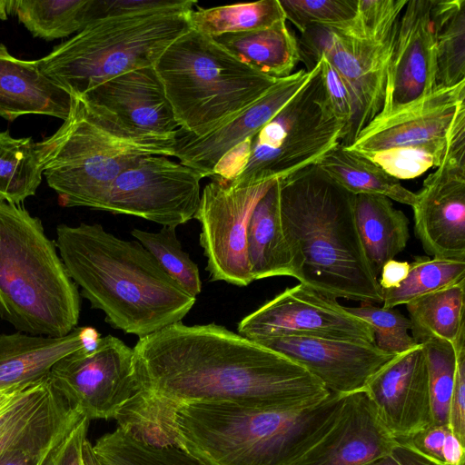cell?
<instances>
[{
	"instance_id": "cell-33",
	"label": "cell",
	"mask_w": 465,
	"mask_h": 465,
	"mask_svg": "<svg viewBox=\"0 0 465 465\" xmlns=\"http://www.w3.org/2000/svg\"><path fill=\"white\" fill-rule=\"evenodd\" d=\"M190 29L215 37L269 27L285 20L279 0H261L210 8L187 14Z\"/></svg>"
},
{
	"instance_id": "cell-8",
	"label": "cell",
	"mask_w": 465,
	"mask_h": 465,
	"mask_svg": "<svg viewBox=\"0 0 465 465\" xmlns=\"http://www.w3.org/2000/svg\"><path fill=\"white\" fill-rule=\"evenodd\" d=\"M187 14L148 12L99 18L36 60L37 66L72 96L79 97L122 74L153 66L190 29Z\"/></svg>"
},
{
	"instance_id": "cell-52",
	"label": "cell",
	"mask_w": 465,
	"mask_h": 465,
	"mask_svg": "<svg viewBox=\"0 0 465 465\" xmlns=\"http://www.w3.org/2000/svg\"><path fill=\"white\" fill-rule=\"evenodd\" d=\"M9 1L10 0H0V19L1 20H6L8 15L10 14Z\"/></svg>"
},
{
	"instance_id": "cell-16",
	"label": "cell",
	"mask_w": 465,
	"mask_h": 465,
	"mask_svg": "<svg viewBox=\"0 0 465 465\" xmlns=\"http://www.w3.org/2000/svg\"><path fill=\"white\" fill-rule=\"evenodd\" d=\"M416 237L433 258L465 260V156L449 153L411 207Z\"/></svg>"
},
{
	"instance_id": "cell-40",
	"label": "cell",
	"mask_w": 465,
	"mask_h": 465,
	"mask_svg": "<svg viewBox=\"0 0 465 465\" xmlns=\"http://www.w3.org/2000/svg\"><path fill=\"white\" fill-rule=\"evenodd\" d=\"M351 314L365 321L372 329L375 345L381 351L398 354L416 343L411 331V321L394 308L375 306L370 302H361L358 307H346Z\"/></svg>"
},
{
	"instance_id": "cell-6",
	"label": "cell",
	"mask_w": 465,
	"mask_h": 465,
	"mask_svg": "<svg viewBox=\"0 0 465 465\" xmlns=\"http://www.w3.org/2000/svg\"><path fill=\"white\" fill-rule=\"evenodd\" d=\"M175 135L128 133L73 96L68 117L36 146L42 173L63 206L102 211L113 183L134 163L173 157Z\"/></svg>"
},
{
	"instance_id": "cell-10",
	"label": "cell",
	"mask_w": 465,
	"mask_h": 465,
	"mask_svg": "<svg viewBox=\"0 0 465 465\" xmlns=\"http://www.w3.org/2000/svg\"><path fill=\"white\" fill-rule=\"evenodd\" d=\"M343 136L317 63L308 83L253 136L246 164L229 182L246 186L284 178L315 164Z\"/></svg>"
},
{
	"instance_id": "cell-26",
	"label": "cell",
	"mask_w": 465,
	"mask_h": 465,
	"mask_svg": "<svg viewBox=\"0 0 465 465\" xmlns=\"http://www.w3.org/2000/svg\"><path fill=\"white\" fill-rule=\"evenodd\" d=\"M246 243L253 281L293 277L292 255L281 221L279 179L256 203L248 223Z\"/></svg>"
},
{
	"instance_id": "cell-29",
	"label": "cell",
	"mask_w": 465,
	"mask_h": 465,
	"mask_svg": "<svg viewBox=\"0 0 465 465\" xmlns=\"http://www.w3.org/2000/svg\"><path fill=\"white\" fill-rule=\"evenodd\" d=\"M315 164L352 194H377L413 206L416 193L362 155L340 143Z\"/></svg>"
},
{
	"instance_id": "cell-42",
	"label": "cell",
	"mask_w": 465,
	"mask_h": 465,
	"mask_svg": "<svg viewBox=\"0 0 465 465\" xmlns=\"http://www.w3.org/2000/svg\"><path fill=\"white\" fill-rule=\"evenodd\" d=\"M397 440L439 465L465 464V445L457 439L449 424L432 423Z\"/></svg>"
},
{
	"instance_id": "cell-34",
	"label": "cell",
	"mask_w": 465,
	"mask_h": 465,
	"mask_svg": "<svg viewBox=\"0 0 465 465\" xmlns=\"http://www.w3.org/2000/svg\"><path fill=\"white\" fill-rule=\"evenodd\" d=\"M36 143L0 133V200L19 205L35 194L42 182Z\"/></svg>"
},
{
	"instance_id": "cell-14",
	"label": "cell",
	"mask_w": 465,
	"mask_h": 465,
	"mask_svg": "<svg viewBox=\"0 0 465 465\" xmlns=\"http://www.w3.org/2000/svg\"><path fill=\"white\" fill-rule=\"evenodd\" d=\"M274 181L242 186L212 179L203 188L194 219L201 224L200 245L212 281L237 286L253 282L247 255V226L256 203Z\"/></svg>"
},
{
	"instance_id": "cell-50",
	"label": "cell",
	"mask_w": 465,
	"mask_h": 465,
	"mask_svg": "<svg viewBox=\"0 0 465 465\" xmlns=\"http://www.w3.org/2000/svg\"><path fill=\"white\" fill-rule=\"evenodd\" d=\"M24 387L25 386L0 390V411L14 399L17 392Z\"/></svg>"
},
{
	"instance_id": "cell-25",
	"label": "cell",
	"mask_w": 465,
	"mask_h": 465,
	"mask_svg": "<svg viewBox=\"0 0 465 465\" xmlns=\"http://www.w3.org/2000/svg\"><path fill=\"white\" fill-rule=\"evenodd\" d=\"M73 96L37 66L36 60L18 59L0 44V117L14 121L25 114H45L64 121Z\"/></svg>"
},
{
	"instance_id": "cell-43",
	"label": "cell",
	"mask_w": 465,
	"mask_h": 465,
	"mask_svg": "<svg viewBox=\"0 0 465 465\" xmlns=\"http://www.w3.org/2000/svg\"><path fill=\"white\" fill-rule=\"evenodd\" d=\"M317 63L320 64V74L331 111L336 119L344 125V138L354 116L351 94L345 82L324 56H319Z\"/></svg>"
},
{
	"instance_id": "cell-49",
	"label": "cell",
	"mask_w": 465,
	"mask_h": 465,
	"mask_svg": "<svg viewBox=\"0 0 465 465\" xmlns=\"http://www.w3.org/2000/svg\"><path fill=\"white\" fill-rule=\"evenodd\" d=\"M410 270V263L399 262L394 259L389 260L381 267L378 279L381 290H389L399 286L407 277Z\"/></svg>"
},
{
	"instance_id": "cell-23",
	"label": "cell",
	"mask_w": 465,
	"mask_h": 465,
	"mask_svg": "<svg viewBox=\"0 0 465 465\" xmlns=\"http://www.w3.org/2000/svg\"><path fill=\"white\" fill-rule=\"evenodd\" d=\"M82 417L48 376L25 386L0 411V459L16 448L70 430Z\"/></svg>"
},
{
	"instance_id": "cell-39",
	"label": "cell",
	"mask_w": 465,
	"mask_h": 465,
	"mask_svg": "<svg viewBox=\"0 0 465 465\" xmlns=\"http://www.w3.org/2000/svg\"><path fill=\"white\" fill-rule=\"evenodd\" d=\"M420 344L428 365L433 423L449 424L450 403L456 369L454 344L440 339H430Z\"/></svg>"
},
{
	"instance_id": "cell-36",
	"label": "cell",
	"mask_w": 465,
	"mask_h": 465,
	"mask_svg": "<svg viewBox=\"0 0 465 465\" xmlns=\"http://www.w3.org/2000/svg\"><path fill=\"white\" fill-rule=\"evenodd\" d=\"M465 280V260L416 256L405 280L397 287L381 290L382 307L395 308L430 292Z\"/></svg>"
},
{
	"instance_id": "cell-5",
	"label": "cell",
	"mask_w": 465,
	"mask_h": 465,
	"mask_svg": "<svg viewBox=\"0 0 465 465\" xmlns=\"http://www.w3.org/2000/svg\"><path fill=\"white\" fill-rule=\"evenodd\" d=\"M80 312L78 287L41 220L0 200V318L17 331L63 337Z\"/></svg>"
},
{
	"instance_id": "cell-22",
	"label": "cell",
	"mask_w": 465,
	"mask_h": 465,
	"mask_svg": "<svg viewBox=\"0 0 465 465\" xmlns=\"http://www.w3.org/2000/svg\"><path fill=\"white\" fill-rule=\"evenodd\" d=\"M397 444L361 390L346 395L335 425L294 465H365Z\"/></svg>"
},
{
	"instance_id": "cell-7",
	"label": "cell",
	"mask_w": 465,
	"mask_h": 465,
	"mask_svg": "<svg viewBox=\"0 0 465 465\" xmlns=\"http://www.w3.org/2000/svg\"><path fill=\"white\" fill-rule=\"evenodd\" d=\"M153 68L179 129L196 137L227 124L279 80L193 29L178 37Z\"/></svg>"
},
{
	"instance_id": "cell-24",
	"label": "cell",
	"mask_w": 465,
	"mask_h": 465,
	"mask_svg": "<svg viewBox=\"0 0 465 465\" xmlns=\"http://www.w3.org/2000/svg\"><path fill=\"white\" fill-rule=\"evenodd\" d=\"M101 338L93 327H76L63 337L21 331L0 334V390L26 386L45 379L65 355L94 346Z\"/></svg>"
},
{
	"instance_id": "cell-9",
	"label": "cell",
	"mask_w": 465,
	"mask_h": 465,
	"mask_svg": "<svg viewBox=\"0 0 465 465\" xmlns=\"http://www.w3.org/2000/svg\"><path fill=\"white\" fill-rule=\"evenodd\" d=\"M406 4L407 0H358L353 19L310 27L297 40L307 71L322 55L349 88L354 116L340 143L343 147L351 145L382 108L387 69Z\"/></svg>"
},
{
	"instance_id": "cell-37",
	"label": "cell",
	"mask_w": 465,
	"mask_h": 465,
	"mask_svg": "<svg viewBox=\"0 0 465 465\" xmlns=\"http://www.w3.org/2000/svg\"><path fill=\"white\" fill-rule=\"evenodd\" d=\"M131 234L183 290L195 298L201 293L199 268L183 250L176 235V228L163 226L156 232L133 229Z\"/></svg>"
},
{
	"instance_id": "cell-11",
	"label": "cell",
	"mask_w": 465,
	"mask_h": 465,
	"mask_svg": "<svg viewBox=\"0 0 465 465\" xmlns=\"http://www.w3.org/2000/svg\"><path fill=\"white\" fill-rule=\"evenodd\" d=\"M202 179L194 169L167 156H145L117 176L102 211L176 228L194 219Z\"/></svg>"
},
{
	"instance_id": "cell-1",
	"label": "cell",
	"mask_w": 465,
	"mask_h": 465,
	"mask_svg": "<svg viewBox=\"0 0 465 465\" xmlns=\"http://www.w3.org/2000/svg\"><path fill=\"white\" fill-rule=\"evenodd\" d=\"M133 351L134 391L114 420L154 446H176L175 417L190 403L292 410L331 394L292 359L215 323L170 325L140 338Z\"/></svg>"
},
{
	"instance_id": "cell-48",
	"label": "cell",
	"mask_w": 465,
	"mask_h": 465,
	"mask_svg": "<svg viewBox=\"0 0 465 465\" xmlns=\"http://www.w3.org/2000/svg\"><path fill=\"white\" fill-rule=\"evenodd\" d=\"M365 465H439L409 447L398 444L386 455Z\"/></svg>"
},
{
	"instance_id": "cell-20",
	"label": "cell",
	"mask_w": 465,
	"mask_h": 465,
	"mask_svg": "<svg viewBox=\"0 0 465 465\" xmlns=\"http://www.w3.org/2000/svg\"><path fill=\"white\" fill-rule=\"evenodd\" d=\"M463 106L465 80L436 88L387 114H378L345 148L369 153L445 138Z\"/></svg>"
},
{
	"instance_id": "cell-19",
	"label": "cell",
	"mask_w": 465,
	"mask_h": 465,
	"mask_svg": "<svg viewBox=\"0 0 465 465\" xmlns=\"http://www.w3.org/2000/svg\"><path fill=\"white\" fill-rule=\"evenodd\" d=\"M305 368L331 393L363 390L370 378L396 354L375 344L337 339L285 336L255 341Z\"/></svg>"
},
{
	"instance_id": "cell-18",
	"label": "cell",
	"mask_w": 465,
	"mask_h": 465,
	"mask_svg": "<svg viewBox=\"0 0 465 465\" xmlns=\"http://www.w3.org/2000/svg\"><path fill=\"white\" fill-rule=\"evenodd\" d=\"M77 98L100 116L134 134L173 136L179 129L153 66L122 74Z\"/></svg>"
},
{
	"instance_id": "cell-21",
	"label": "cell",
	"mask_w": 465,
	"mask_h": 465,
	"mask_svg": "<svg viewBox=\"0 0 465 465\" xmlns=\"http://www.w3.org/2000/svg\"><path fill=\"white\" fill-rule=\"evenodd\" d=\"M432 1H407L389 62L379 114H387L437 88Z\"/></svg>"
},
{
	"instance_id": "cell-46",
	"label": "cell",
	"mask_w": 465,
	"mask_h": 465,
	"mask_svg": "<svg viewBox=\"0 0 465 465\" xmlns=\"http://www.w3.org/2000/svg\"><path fill=\"white\" fill-rule=\"evenodd\" d=\"M90 420L83 416L47 453L42 465H84L83 448Z\"/></svg>"
},
{
	"instance_id": "cell-2",
	"label": "cell",
	"mask_w": 465,
	"mask_h": 465,
	"mask_svg": "<svg viewBox=\"0 0 465 465\" xmlns=\"http://www.w3.org/2000/svg\"><path fill=\"white\" fill-rule=\"evenodd\" d=\"M55 243L80 295L124 333L140 339L182 322L195 303L139 242L99 223H61Z\"/></svg>"
},
{
	"instance_id": "cell-44",
	"label": "cell",
	"mask_w": 465,
	"mask_h": 465,
	"mask_svg": "<svg viewBox=\"0 0 465 465\" xmlns=\"http://www.w3.org/2000/svg\"><path fill=\"white\" fill-rule=\"evenodd\" d=\"M196 4L194 0H97V15L99 19L148 12L187 13Z\"/></svg>"
},
{
	"instance_id": "cell-41",
	"label": "cell",
	"mask_w": 465,
	"mask_h": 465,
	"mask_svg": "<svg viewBox=\"0 0 465 465\" xmlns=\"http://www.w3.org/2000/svg\"><path fill=\"white\" fill-rule=\"evenodd\" d=\"M285 20L301 33L317 25H331L354 18L358 0H279Z\"/></svg>"
},
{
	"instance_id": "cell-47",
	"label": "cell",
	"mask_w": 465,
	"mask_h": 465,
	"mask_svg": "<svg viewBox=\"0 0 465 465\" xmlns=\"http://www.w3.org/2000/svg\"><path fill=\"white\" fill-rule=\"evenodd\" d=\"M70 430L16 448L0 459V465H42L50 450Z\"/></svg>"
},
{
	"instance_id": "cell-17",
	"label": "cell",
	"mask_w": 465,
	"mask_h": 465,
	"mask_svg": "<svg viewBox=\"0 0 465 465\" xmlns=\"http://www.w3.org/2000/svg\"><path fill=\"white\" fill-rule=\"evenodd\" d=\"M363 391L388 432L401 440L433 423L429 372L421 344L394 355Z\"/></svg>"
},
{
	"instance_id": "cell-53",
	"label": "cell",
	"mask_w": 465,
	"mask_h": 465,
	"mask_svg": "<svg viewBox=\"0 0 465 465\" xmlns=\"http://www.w3.org/2000/svg\"><path fill=\"white\" fill-rule=\"evenodd\" d=\"M461 465H465V464H461Z\"/></svg>"
},
{
	"instance_id": "cell-51",
	"label": "cell",
	"mask_w": 465,
	"mask_h": 465,
	"mask_svg": "<svg viewBox=\"0 0 465 465\" xmlns=\"http://www.w3.org/2000/svg\"><path fill=\"white\" fill-rule=\"evenodd\" d=\"M83 460L84 465H104L93 451H86Z\"/></svg>"
},
{
	"instance_id": "cell-32",
	"label": "cell",
	"mask_w": 465,
	"mask_h": 465,
	"mask_svg": "<svg viewBox=\"0 0 465 465\" xmlns=\"http://www.w3.org/2000/svg\"><path fill=\"white\" fill-rule=\"evenodd\" d=\"M431 21L436 54V86L465 80V0H433Z\"/></svg>"
},
{
	"instance_id": "cell-27",
	"label": "cell",
	"mask_w": 465,
	"mask_h": 465,
	"mask_svg": "<svg viewBox=\"0 0 465 465\" xmlns=\"http://www.w3.org/2000/svg\"><path fill=\"white\" fill-rule=\"evenodd\" d=\"M353 212L358 231L373 272L407 246L409 219L391 199L377 194H353Z\"/></svg>"
},
{
	"instance_id": "cell-4",
	"label": "cell",
	"mask_w": 465,
	"mask_h": 465,
	"mask_svg": "<svg viewBox=\"0 0 465 465\" xmlns=\"http://www.w3.org/2000/svg\"><path fill=\"white\" fill-rule=\"evenodd\" d=\"M346 395L280 410L247 401L193 402L175 417L176 446L205 465H294L335 425Z\"/></svg>"
},
{
	"instance_id": "cell-30",
	"label": "cell",
	"mask_w": 465,
	"mask_h": 465,
	"mask_svg": "<svg viewBox=\"0 0 465 465\" xmlns=\"http://www.w3.org/2000/svg\"><path fill=\"white\" fill-rule=\"evenodd\" d=\"M9 10L35 37L47 41L76 35L97 20V0H10Z\"/></svg>"
},
{
	"instance_id": "cell-31",
	"label": "cell",
	"mask_w": 465,
	"mask_h": 465,
	"mask_svg": "<svg viewBox=\"0 0 465 465\" xmlns=\"http://www.w3.org/2000/svg\"><path fill=\"white\" fill-rule=\"evenodd\" d=\"M465 280L418 297L406 305L416 343L440 339L452 344L465 330Z\"/></svg>"
},
{
	"instance_id": "cell-3",
	"label": "cell",
	"mask_w": 465,
	"mask_h": 465,
	"mask_svg": "<svg viewBox=\"0 0 465 465\" xmlns=\"http://www.w3.org/2000/svg\"><path fill=\"white\" fill-rule=\"evenodd\" d=\"M281 221L301 284L334 299L382 302L353 212V194L317 164L279 179Z\"/></svg>"
},
{
	"instance_id": "cell-38",
	"label": "cell",
	"mask_w": 465,
	"mask_h": 465,
	"mask_svg": "<svg viewBox=\"0 0 465 465\" xmlns=\"http://www.w3.org/2000/svg\"><path fill=\"white\" fill-rule=\"evenodd\" d=\"M448 135L422 143L357 153L397 180L412 179L440 166L447 153Z\"/></svg>"
},
{
	"instance_id": "cell-45",
	"label": "cell",
	"mask_w": 465,
	"mask_h": 465,
	"mask_svg": "<svg viewBox=\"0 0 465 465\" xmlns=\"http://www.w3.org/2000/svg\"><path fill=\"white\" fill-rule=\"evenodd\" d=\"M456 369L450 403L449 426L457 439L465 445V330L454 343Z\"/></svg>"
},
{
	"instance_id": "cell-15",
	"label": "cell",
	"mask_w": 465,
	"mask_h": 465,
	"mask_svg": "<svg viewBox=\"0 0 465 465\" xmlns=\"http://www.w3.org/2000/svg\"><path fill=\"white\" fill-rule=\"evenodd\" d=\"M238 333L252 341L300 336L375 344L371 327L336 299L301 283L285 289L238 323Z\"/></svg>"
},
{
	"instance_id": "cell-13",
	"label": "cell",
	"mask_w": 465,
	"mask_h": 465,
	"mask_svg": "<svg viewBox=\"0 0 465 465\" xmlns=\"http://www.w3.org/2000/svg\"><path fill=\"white\" fill-rule=\"evenodd\" d=\"M313 73L301 69L279 79L263 95L227 124L200 137L180 129L174 155L203 178L231 181L246 164L253 136L308 83Z\"/></svg>"
},
{
	"instance_id": "cell-28",
	"label": "cell",
	"mask_w": 465,
	"mask_h": 465,
	"mask_svg": "<svg viewBox=\"0 0 465 465\" xmlns=\"http://www.w3.org/2000/svg\"><path fill=\"white\" fill-rule=\"evenodd\" d=\"M285 21L259 30L213 38L244 64L268 76L281 79L290 75L300 60L297 39Z\"/></svg>"
},
{
	"instance_id": "cell-35",
	"label": "cell",
	"mask_w": 465,
	"mask_h": 465,
	"mask_svg": "<svg viewBox=\"0 0 465 465\" xmlns=\"http://www.w3.org/2000/svg\"><path fill=\"white\" fill-rule=\"evenodd\" d=\"M93 450L104 465H205L175 445L146 443L119 426L97 439Z\"/></svg>"
},
{
	"instance_id": "cell-12",
	"label": "cell",
	"mask_w": 465,
	"mask_h": 465,
	"mask_svg": "<svg viewBox=\"0 0 465 465\" xmlns=\"http://www.w3.org/2000/svg\"><path fill=\"white\" fill-rule=\"evenodd\" d=\"M133 348L113 335L101 337L57 361L54 389L89 420L115 419L134 391Z\"/></svg>"
}]
</instances>
